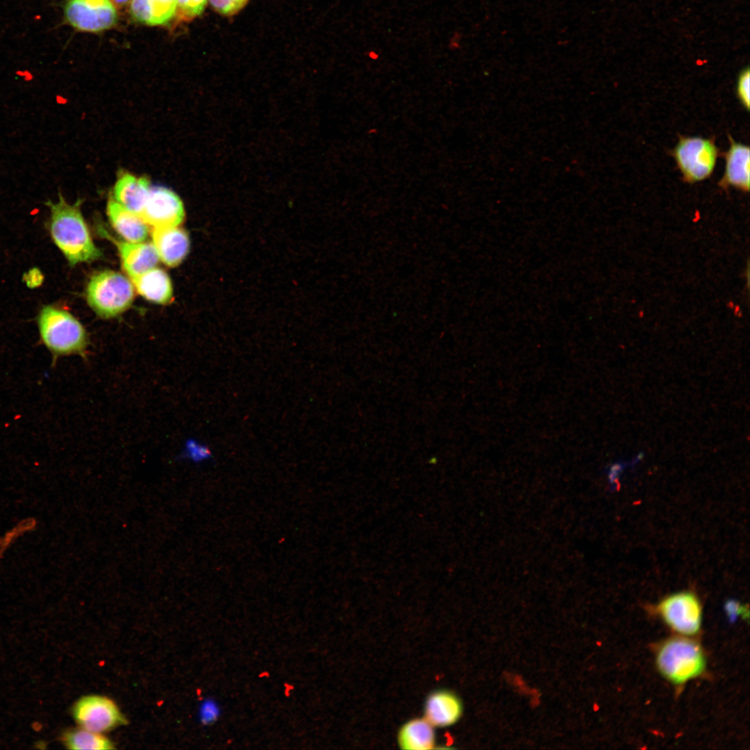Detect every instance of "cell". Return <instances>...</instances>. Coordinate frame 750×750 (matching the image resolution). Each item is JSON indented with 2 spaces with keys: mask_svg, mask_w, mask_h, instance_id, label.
Instances as JSON below:
<instances>
[{
  "mask_svg": "<svg viewBox=\"0 0 750 750\" xmlns=\"http://www.w3.org/2000/svg\"><path fill=\"white\" fill-rule=\"evenodd\" d=\"M45 204L50 209L51 238L71 265L101 257V251L93 242L81 214L79 201L74 205L69 204L59 193L56 203L49 200Z\"/></svg>",
  "mask_w": 750,
  "mask_h": 750,
  "instance_id": "6da1fadb",
  "label": "cell"
},
{
  "mask_svg": "<svg viewBox=\"0 0 750 750\" xmlns=\"http://www.w3.org/2000/svg\"><path fill=\"white\" fill-rule=\"evenodd\" d=\"M42 344L50 352L55 365L60 357L78 355L86 359L88 335L71 313L53 306H44L38 317Z\"/></svg>",
  "mask_w": 750,
  "mask_h": 750,
  "instance_id": "7a4b0ae2",
  "label": "cell"
},
{
  "mask_svg": "<svg viewBox=\"0 0 750 750\" xmlns=\"http://www.w3.org/2000/svg\"><path fill=\"white\" fill-rule=\"evenodd\" d=\"M656 663L661 674L672 683L680 685L700 676L706 667V658L699 643L685 637L666 640L658 648Z\"/></svg>",
  "mask_w": 750,
  "mask_h": 750,
  "instance_id": "3957f363",
  "label": "cell"
},
{
  "mask_svg": "<svg viewBox=\"0 0 750 750\" xmlns=\"http://www.w3.org/2000/svg\"><path fill=\"white\" fill-rule=\"evenodd\" d=\"M86 299L100 317H114L131 305L134 287L123 274L104 270L91 276L86 288Z\"/></svg>",
  "mask_w": 750,
  "mask_h": 750,
  "instance_id": "277c9868",
  "label": "cell"
},
{
  "mask_svg": "<svg viewBox=\"0 0 750 750\" xmlns=\"http://www.w3.org/2000/svg\"><path fill=\"white\" fill-rule=\"evenodd\" d=\"M684 182L693 184L709 178L720 155L714 138L680 136L671 151Z\"/></svg>",
  "mask_w": 750,
  "mask_h": 750,
  "instance_id": "5b68a950",
  "label": "cell"
},
{
  "mask_svg": "<svg viewBox=\"0 0 750 750\" xmlns=\"http://www.w3.org/2000/svg\"><path fill=\"white\" fill-rule=\"evenodd\" d=\"M656 610L669 627L682 635H694L700 631L702 608L699 599L692 592L670 594L657 604Z\"/></svg>",
  "mask_w": 750,
  "mask_h": 750,
  "instance_id": "8992f818",
  "label": "cell"
},
{
  "mask_svg": "<svg viewBox=\"0 0 750 750\" xmlns=\"http://www.w3.org/2000/svg\"><path fill=\"white\" fill-rule=\"evenodd\" d=\"M72 714L80 727L102 733L126 724L117 704L107 697L88 695L74 704Z\"/></svg>",
  "mask_w": 750,
  "mask_h": 750,
  "instance_id": "52a82bcc",
  "label": "cell"
},
{
  "mask_svg": "<svg viewBox=\"0 0 750 750\" xmlns=\"http://www.w3.org/2000/svg\"><path fill=\"white\" fill-rule=\"evenodd\" d=\"M139 217L148 225L155 227H174L185 218V210L179 197L162 186L150 188L145 206Z\"/></svg>",
  "mask_w": 750,
  "mask_h": 750,
  "instance_id": "ba28073f",
  "label": "cell"
},
{
  "mask_svg": "<svg viewBox=\"0 0 750 750\" xmlns=\"http://www.w3.org/2000/svg\"><path fill=\"white\" fill-rule=\"evenodd\" d=\"M65 15L74 27L85 31H99L112 26L117 14L110 0H71Z\"/></svg>",
  "mask_w": 750,
  "mask_h": 750,
  "instance_id": "9c48e42d",
  "label": "cell"
},
{
  "mask_svg": "<svg viewBox=\"0 0 750 750\" xmlns=\"http://www.w3.org/2000/svg\"><path fill=\"white\" fill-rule=\"evenodd\" d=\"M729 147L724 153L725 168L718 185L726 190L733 188L743 192L749 191L750 149L749 145L736 142L728 135Z\"/></svg>",
  "mask_w": 750,
  "mask_h": 750,
  "instance_id": "30bf717a",
  "label": "cell"
},
{
  "mask_svg": "<svg viewBox=\"0 0 750 750\" xmlns=\"http://www.w3.org/2000/svg\"><path fill=\"white\" fill-rule=\"evenodd\" d=\"M460 698L447 690L431 693L424 705V717L435 728H445L455 724L462 714Z\"/></svg>",
  "mask_w": 750,
  "mask_h": 750,
  "instance_id": "8fae6325",
  "label": "cell"
},
{
  "mask_svg": "<svg viewBox=\"0 0 750 750\" xmlns=\"http://www.w3.org/2000/svg\"><path fill=\"white\" fill-rule=\"evenodd\" d=\"M151 238L159 258L169 267L178 265L188 253L190 240L182 228L155 227L151 230Z\"/></svg>",
  "mask_w": 750,
  "mask_h": 750,
  "instance_id": "7c38bea8",
  "label": "cell"
},
{
  "mask_svg": "<svg viewBox=\"0 0 750 750\" xmlns=\"http://www.w3.org/2000/svg\"><path fill=\"white\" fill-rule=\"evenodd\" d=\"M150 188L147 178L121 172L114 185L112 197L139 216L145 206Z\"/></svg>",
  "mask_w": 750,
  "mask_h": 750,
  "instance_id": "4fadbf2b",
  "label": "cell"
},
{
  "mask_svg": "<svg viewBox=\"0 0 750 750\" xmlns=\"http://www.w3.org/2000/svg\"><path fill=\"white\" fill-rule=\"evenodd\" d=\"M112 240L117 247L123 269L131 278L144 274L158 263V254L151 243H133L114 238Z\"/></svg>",
  "mask_w": 750,
  "mask_h": 750,
  "instance_id": "5bb4252c",
  "label": "cell"
},
{
  "mask_svg": "<svg viewBox=\"0 0 750 750\" xmlns=\"http://www.w3.org/2000/svg\"><path fill=\"white\" fill-rule=\"evenodd\" d=\"M107 214L113 228L126 242L139 243L147 239L148 225L112 197L107 204Z\"/></svg>",
  "mask_w": 750,
  "mask_h": 750,
  "instance_id": "9a60e30c",
  "label": "cell"
},
{
  "mask_svg": "<svg viewBox=\"0 0 750 750\" xmlns=\"http://www.w3.org/2000/svg\"><path fill=\"white\" fill-rule=\"evenodd\" d=\"M435 728L424 717L405 722L399 729V747L406 750H429L436 745Z\"/></svg>",
  "mask_w": 750,
  "mask_h": 750,
  "instance_id": "2e32d148",
  "label": "cell"
},
{
  "mask_svg": "<svg viewBox=\"0 0 750 750\" xmlns=\"http://www.w3.org/2000/svg\"><path fill=\"white\" fill-rule=\"evenodd\" d=\"M131 279L138 292L150 301L166 304L172 298L170 278L161 269L153 267Z\"/></svg>",
  "mask_w": 750,
  "mask_h": 750,
  "instance_id": "e0dca14e",
  "label": "cell"
},
{
  "mask_svg": "<svg viewBox=\"0 0 750 750\" xmlns=\"http://www.w3.org/2000/svg\"><path fill=\"white\" fill-rule=\"evenodd\" d=\"M177 0H131V11L138 21L149 25L167 22L176 13Z\"/></svg>",
  "mask_w": 750,
  "mask_h": 750,
  "instance_id": "ac0fdd59",
  "label": "cell"
},
{
  "mask_svg": "<svg viewBox=\"0 0 750 750\" xmlns=\"http://www.w3.org/2000/svg\"><path fill=\"white\" fill-rule=\"evenodd\" d=\"M62 742L70 749H115L113 743L101 733L81 727L66 731L62 736Z\"/></svg>",
  "mask_w": 750,
  "mask_h": 750,
  "instance_id": "d6986e66",
  "label": "cell"
},
{
  "mask_svg": "<svg viewBox=\"0 0 750 750\" xmlns=\"http://www.w3.org/2000/svg\"><path fill=\"white\" fill-rule=\"evenodd\" d=\"M35 518L28 517L21 519L10 530L0 537V560L4 556L7 550L21 536L26 533L34 531L37 527Z\"/></svg>",
  "mask_w": 750,
  "mask_h": 750,
  "instance_id": "ffe728a7",
  "label": "cell"
},
{
  "mask_svg": "<svg viewBox=\"0 0 750 750\" xmlns=\"http://www.w3.org/2000/svg\"><path fill=\"white\" fill-rule=\"evenodd\" d=\"M208 1L177 0L176 11L178 17L183 19L190 20L199 16L203 11Z\"/></svg>",
  "mask_w": 750,
  "mask_h": 750,
  "instance_id": "44dd1931",
  "label": "cell"
},
{
  "mask_svg": "<svg viewBox=\"0 0 750 750\" xmlns=\"http://www.w3.org/2000/svg\"><path fill=\"white\" fill-rule=\"evenodd\" d=\"M749 80V67H747L740 72L735 85L736 96L747 111L749 110L750 107Z\"/></svg>",
  "mask_w": 750,
  "mask_h": 750,
  "instance_id": "7402d4cb",
  "label": "cell"
},
{
  "mask_svg": "<svg viewBox=\"0 0 750 750\" xmlns=\"http://www.w3.org/2000/svg\"><path fill=\"white\" fill-rule=\"evenodd\" d=\"M212 8L224 16H232L240 11L249 0H209Z\"/></svg>",
  "mask_w": 750,
  "mask_h": 750,
  "instance_id": "603a6c76",
  "label": "cell"
},
{
  "mask_svg": "<svg viewBox=\"0 0 750 750\" xmlns=\"http://www.w3.org/2000/svg\"><path fill=\"white\" fill-rule=\"evenodd\" d=\"M220 714V706L215 699H206L201 705L199 717L203 724L208 725L215 722L219 719Z\"/></svg>",
  "mask_w": 750,
  "mask_h": 750,
  "instance_id": "cb8c5ba5",
  "label": "cell"
},
{
  "mask_svg": "<svg viewBox=\"0 0 750 750\" xmlns=\"http://www.w3.org/2000/svg\"><path fill=\"white\" fill-rule=\"evenodd\" d=\"M724 610L728 618L731 621H735L738 617L742 616L743 617H748L749 610L747 607H744L740 604V603L735 600H728L724 605Z\"/></svg>",
  "mask_w": 750,
  "mask_h": 750,
  "instance_id": "d4e9b609",
  "label": "cell"
},
{
  "mask_svg": "<svg viewBox=\"0 0 750 750\" xmlns=\"http://www.w3.org/2000/svg\"><path fill=\"white\" fill-rule=\"evenodd\" d=\"M24 280L29 288L38 287L43 281V276L37 268H33L24 276Z\"/></svg>",
  "mask_w": 750,
  "mask_h": 750,
  "instance_id": "484cf974",
  "label": "cell"
},
{
  "mask_svg": "<svg viewBox=\"0 0 750 750\" xmlns=\"http://www.w3.org/2000/svg\"><path fill=\"white\" fill-rule=\"evenodd\" d=\"M112 3L118 6L126 5L130 0H111Z\"/></svg>",
  "mask_w": 750,
  "mask_h": 750,
  "instance_id": "4316f807",
  "label": "cell"
}]
</instances>
